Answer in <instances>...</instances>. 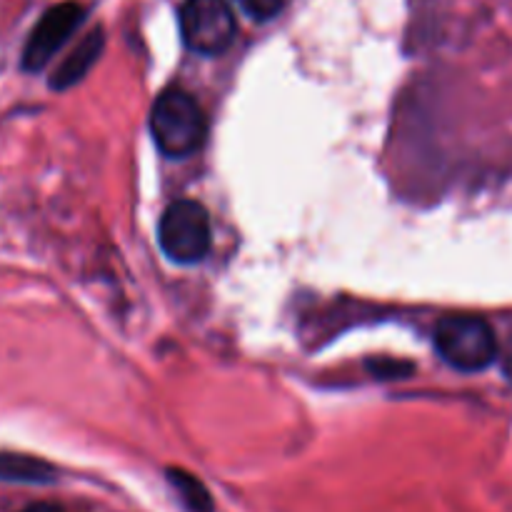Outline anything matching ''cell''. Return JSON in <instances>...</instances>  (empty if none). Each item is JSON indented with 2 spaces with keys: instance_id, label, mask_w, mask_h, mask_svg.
<instances>
[{
  "instance_id": "1",
  "label": "cell",
  "mask_w": 512,
  "mask_h": 512,
  "mask_svg": "<svg viewBox=\"0 0 512 512\" xmlns=\"http://www.w3.org/2000/svg\"><path fill=\"white\" fill-rule=\"evenodd\" d=\"M150 133L163 155L188 158L205 143L208 120L193 95L180 88H170L155 100L150 110Z\"/></svg>"
},
{
  "instance_id": "2",
  "label": "cell",
  "mask_w": 512,
  "mask_h": 512,
  "mask_svg": "<svg viewBox=\"0 0 512 512\" xmlns=\"http://www.w3.org/2000/svg\"><path fill=\"white\" fill-rule=\"evenodd\" d=\"M435 348L443 360L463 373L485 370L498 358V338L483 318L453 315L435 328Z\"/></svg>"
},
{
  "instance_id": "3",
  "label": "cell",
  "mask_w": 512,
  "mask_h": 512,
  "mask_svg": "<svg viewBox=\"0 0 512 512\" xmlns=\"http://www.w3.org/2000/svg\"><path fill=\"white\" fill-rule=\"evenodd\" d=\"M158 240L163 253L173 263H200L213 243L208 210L195 200H175L160 218Z\"/></svg>"
},
{
  "instance_id": "4",
  "label": "cell",
  "mask_w": 512,
  "mask_h": 512,
  "mask_svg": "<svg viewBox=\"0 0 512 512\" xmlns=\"http://www.w3.org/2000/svg\"><path fill=\"white\" fill-rule=\"evenodd\" d=\"M180 33L195 53H223L235 38L233 8L228 0H185L180 5Z\"/></svg>"
},
{
  "instance_id": "5",
  "label": "cell",
  "mask_w": 512,
  "mask_h": 512,
  "mask_svg": "<svg viewBox=\"0 0 512 512\" xmlns=\"http://www.w3.org/2000/svg\"><path fill=\"white\" fill-rule=\"evenodd\" d=\"M83 15V5L78 3H60L55 8H50L33 28L28 43H25L23 68L33 70V73L43 68L58 53L60 45L73 35V30L78 28Z\"/></svg>"
},
{
  "instance_id": "6",
  "label": "cell",
  "mask_w": 512,
  "mask_h": 512,
  "mask_svg": "<svg viewBox=\"0 0 512 512\" xmlns=\"http://www.w3.org/2000/svg\"><path fill=\"white\" fill-rule=\"evenodd\" d=\"M100 50H103V30L98 28L93 30V33L85 35V38L78 43V48H75L73 53L58 65V70H55L53 78H50V88L65 90L70 88V85L78 83V80L93 68Z\"/></svg>"
},
{
  "instance_id": "7",
  "label": "cell",
  "mask_w": 512,
  "mask_h": 512,
  "mask_svg": "<svg viewBox=\"0 0 512 512\" xmlns=\"http://www.w3.org/2000/svg\"><path fill=\"white\" fill-rule=\"evenodd\" d=\"M55 478V470L48 463L28 455L0 453V480L8 483H48Z\"/></svg>"
},
{
  "instance_id": "8",
  "label": "cell",
  "mask_w": 512,
  "mask_h": 512,
  "mask_svg": "<svg viewBox=\"0 0 512 512\" xmlns=\"http://www.w3.org/2000/svg\"><path fill=\"white\" fill-rule=\"evenodd\" d=\"M168 480L190 512H213V500L205 485L185 470H168Z\"/></svg>"
},
{
  "instance_id": "9",
  "label": "cell",
  "mask_w": 512,
  "mask_h": 512,
  "mask_svg": "<svg viewBox=\"0 0 512 512\" xmlns=\"http://www.w3.org/2000/svg\"><path fill=\"white\" fill-rule=\"evenodd\" d=\"M250 18L255 20H270L280 13L283 0H235Z\"/></svg>"
},
{
  "instance_id": "10",
  "label": "cell",
  "mask_w": 512,
  "mask_h": 512,
  "mask_svg": "<svg viewBox=\"0 0 512 512\" xmlns=\"http://www.w3.org/2000/svg\"><path fill=\"white\" fill-rule=\"evenodd\" d=\"M503 370H505V375H508V380H510V383H512V340H510V345H508V348H505Z\"/></svg>"
},
{
  "instance_id": "11",
  "label": "cell",
  "mask_w": 512,
  "mask_h": 512,
  "mask_svg": "<svg viewBox=\"0 0 512 512\" xmlns=\"http://www.w3.org/2000/svg\"><path fill=\"white\" fill-rule=\"evenodd\" d=\"M20 512H63V510L55 508V505H48V503H38V505H30V508H25Z\"/></svg>"
}]
</instances>
